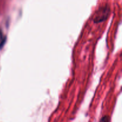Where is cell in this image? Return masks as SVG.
Instances as JSON below:
<instances>
[{
  "label": "cell",
  "mask_w": 122,
  "mask_h": 122,
  "mask_svg": "<svg viewBox=\"0 0 122 122\" xmlns=\"http://www.w3.org/2000/svg\"><path fill=\"white\" fill-rule=\"evenodd\" d=\"M108 14H109V8H104L101 11H99L97 13V15L95 18V22H101L104 20H107L108 17Z\"/></svg>",
  "instance_id": "cell-1"
},
{
  "label": "cell",
  "mask_w": 122,
  "mask_h": 122,
  "mask_svg": "<svg viewBox=\"0 0 122 122\" xmlns=\"http://www.w3.org/2000/svg\"><path fill=\"white\" fill-rule=\"evenodd\" d=\"M5 41V38L4 36L3 33H2V31L0 29V49L3 46Z\"/></svg>",
  "instance_id": "cell-2"
},
{
  "label": "cell",
  "mask_w": 122,
  "mask_h": 122,
  "mask_svg": "<svg viewBox=\"0 0 122 122\" xmlns=\"http://www.w3.org/2000/svg\"><path fill=\"white\" fill-rule=\"evenodd\" d=\"M100 122H110V117L107 116H104L103 117L101 118Z\"/></svg>",
  "instance_id": "cell-3"
}]
</instances>
